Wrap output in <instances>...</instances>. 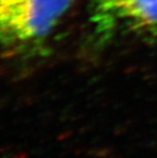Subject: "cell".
Segmentation results:
<instances>
[{"mask_svg": "<svg viewBox=\"0 0 157 158\" xmlns=\"http://www.w3.org/2000/svg\"><path fill=\"white\" fill-rule=\"evenodd\" d=\"M72 135H73L72 131H71V130L65 131V132H62L61 134H59L58 137H57V140L58 141H64L66 139H68V138H71Z\"/></svg>", "mask_w": 157, "mask_h": 158, "instance_id": "4", "label": "cell"}, {"mask_svg": "<svg viewBox=\"0 0 157 158\" xmlns=\"http://www.w3.org/2000/svg\"><path fill=\"white\" fill-rule=\"evenodd\" d=\"M27 157H28V154L23 152V153H19V154H16V155H15V156H13L12 158H27Z\"/></svg>", "mask_w": 157, "mask_h": 158, "instance_id": "6", "label": "cell"}, {"mask_svg": "<svg viewBox=\"0 0 157 158\" xmlns=\"http://www.w3.org/2000/svg\"><path fill=\"white\" fill-rule=\"evenodd\" d=\"M126 129H128V127H116L113 134H114L115 136H119V135H122V134H125Z\"/></svg>", "mask_w": 157, "mask_h": 158, "instance_id": "5", "label": "cell"}, {"mask_svg": "<svg viewBox=\"0 0 157 158\" xmlns=\"http://www.w3.org/2000/svg\"><path fill=\"white\" fill-rule=\"evenodd\" d=\"M72 0H0V38L6 52L41 44L57 28Z\"/></svg>", "mask_w": 157, "mask_h": 158, "instance_id": "1", "label": "cell"}, {"mask_svg": "<svg viewBox=\"0 0 157 158\" xmlns=\"http://www.w3.org/2000/svg\"><path fill=\"white\" fill-rule=\"evenodd\" d=\"M99 34H157V0H89Z\"/></svg>", "mask_w": 157, "mask_h": 158, "instance_id": "2", "label": "cell"}, {"mask_svg": "<svg viewBox=\"0 0 157 158\" xmlns=\"http://www.w3.org/2000/svg\"><path fill=\"white\" fill-rule=\"evenodd\" d=\"M89 155H91L95 158H107L113 154V148L111 147H100L94 148V149L89 150Z\"/></svg>", "mask_w": 157, "mask_h": 158, "instance_id": "3", "label": "cell"}]
</instances>
